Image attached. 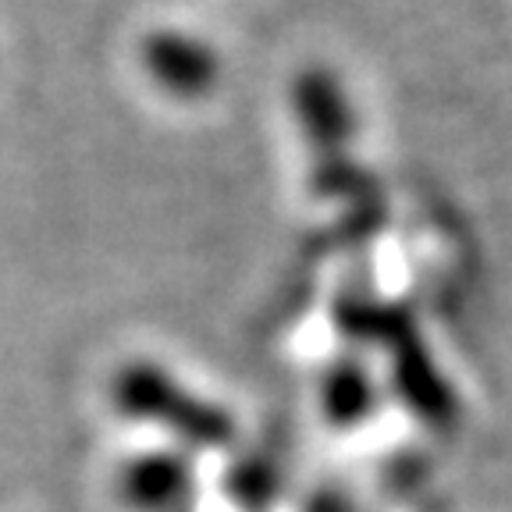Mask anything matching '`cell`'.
<instances>
[{"label":"cell","instance_id":"6da1fadb","mask_svg":"<svg viewBox=\"0 0 512 512\" xmlns=\"http://www.w3.org/2000/svg\"><path fill=\"white\" fill-rule=\"evenodd\" d=\"M143 68L160 93L171 100H207L221 82V57L200 36L189 32H153L143 43Z\"/></svg>","mask_w":512,"mask_h":512},{"label":"cell","instance_id":"7a4b0ae2","mask_svg":"<svg viewBox=\"0 0 512 512\" xmlns=\"http://www.w3.org/2000/svg\"><path fill=\"white\" fill-rule=\"evenodd\" d=\"M118 402L125 409L139 416H153V420H171L178 431H185L189 438L214 441L224 438V416L210 406H196L189 392H182L171 377H164L150 363H136L128 367L118 381Z\"/></svg>","mask_w":512,"mask_h":512}]
</instances>
